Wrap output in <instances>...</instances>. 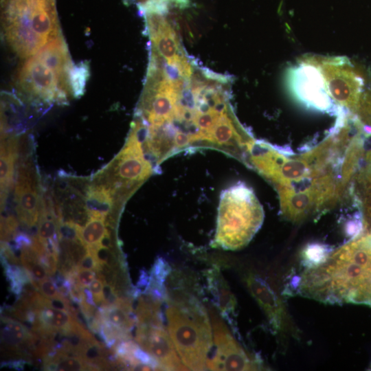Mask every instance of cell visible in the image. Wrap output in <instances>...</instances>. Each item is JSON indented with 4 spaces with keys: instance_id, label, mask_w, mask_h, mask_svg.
<instances>
[{
    "instance_id": "obj_22",
    "label": "cell",
    "mask_w": 371,
    "mask_h": 371,
    "mask_svg": "<svg viewBox=\"0 0 371 371\" xmlns=\"http://www.w3.org/2000/svg\"><path fill=\"white\" fill-rule=\"evenodd\" d=\"M19 258L22 266L30 273L33 280L40 282L49 277L32 243L20 249Z\"/></svg>"
},
{
    "instance_id": "obj_2",
    "label": "cell",
    "mask_w": 371,
    "mask_h": 371,
    "mask_svg": "<svg viewBox=\"0 0 371 371\" xmlns=\"http://www.w3.org/2000/svg\"><path fill=\"white\" fill-rule=\"evenodd\" d=\"M167 301L168 332L182 363L189 370H204L213 345L207 312L195 297L186 294Z\"/></svg>"
},
{
    "instance_id": "obj_5",
    "label": "cell",
    "mask_w": 371,
    "mask_h": 371,
    "mask_svg": "<svg viewBox=\"0 0 371 371\" xmlns=\"http://www.w3.org/2000/svg\"><path fill=\"white\" fill-rule=\"evenodd\" d=\"M253 164L268 179L282 186L305 179L311 175L312 162L319 159L324 151L319 147L303 158L289 159L271 146L262 142H253L249 148Z\"/></svg>"
},
{
    "instance_id": "obj_19",
    "label": "cell",
    "mask_w": 371,
    "mask_h": 371,
    "mask_svg": "<svg viewBox=\"0 0 371 371\" xmlns=\"http://www.w3.org/2000/svg\"><path fill=\"white\" fill-rule=\"evenodd\" d=\"M43 368L45 370H97L91 364L80 357L68 354L58 350L51 357L43 358Z\"/></svg>"
},
{
    "instance_id": "obj_6",
    "label": "cell",
    "mask_w": 371,
    "mask_h": 371,
    "mask_svg": "<svg viewBox=\"0 0 371 371\" xmlns=\"http://www.w3.org/2000/svg\"><path fill=\"white\" fill-rule=\"evenodd\" d=\"M287 83L293 96L307 107L320 111H335V105L328 94L324 77L308 56L289 70Z\"/></svg>"
},
{
    "instance_id": "obj_21",
    "label": "cell",
    "mask_w": 371,
    "mask_h": 371,
    "mask_svg": "<svg viewBox=\"0 0 371 371\" xmlns=\"http://www.w3.org/2000/svg\"><path fill=\"white\" fill-rule=\"evenodd\" d=\"M353 120L363 135L371 136V90L363 91L351 113Z\"/></svg>"
},
{
    "instance_id": "obj_11",
    "label": "cell",
    "mask_w": 371,
    "mask_h": 371,
    "mask_svg": "<svg viewBox=\"0 0 371 371\" xmlns=\"http://www.w3.org/2000/svg\"><path fill=\"white\" fill-rule=\"evenodd\" d=\"M245 282L274 332L285 331L289 325L288 314L283 302L271 287L260 276L253 273L245 277Z\"/></svg>"
},
{
    "instance_id": "obj_12",
    "label": "cell",
    "mask_w": 371,
    "mask_h": 371,
    "mask_svg": "<svg viewBox=\"0 0 371 371\" xmlns=\"http://www.w3.org/2000/svg\"><path fill=\"white\" fill-rule=\"evenodd\" d=\"M34 56L49 67L56 74L62 86L70 91L69 76L73 65L61 32L50 38Z\"/></svg>"
},
{
    "instance_id": "obj_16",
    "label": "cell",
    "mask_w": 371,
    "mask_h": 371,
    "mask_svg": "<svg viewBox=\"0 0 371 371\" xmlns=\"http://www.w3.org/2000/svg\"><path fill=\"white\" fill-rule=\"evenodd\" d=\"M34 311L36 313V320L31 327V330L36 332L65 335L72 329L75 324L80 321L67 311L50 306L38 308Z\"/></svg>"
},
{
    "instance_id": "obj_25",
    "label": "cell",
    "mask_w": 371,
    "mask_h": 371,
    "mask_svg": "<svg viewBox=\"0 0 371 371\" xmlns=\"http://www.w3.org/2000/svg\"><path fill=\"white\" fill-rule=\"evenodd\" d=\"M32 283L41 294L49 299L58 300L63 302L70 300L65 298L61 295L55 281L50 277L40 282H37L32 279Z\"/></svg>"
},
{
    "instance_id": "obj_1",
    "label": "cell",
    "mask_w": 371,
    "mask_h": 371,
    "mask_svg": "<svg viewBox=\"0 0 371 371\" xmlns=\"http://www.w3.org/2000/svg\"><path fill=\"white\" fill-rule=\"evenodd\" d=\"M294 282L297 293L306 297L371 306V232L328 251L321 262L307 265Z\"/></svg>"
},
{
    "instance_id": "obj_20",
    "label": "cell",
    "mask_w": 371,
    "mask_h": 371,
    "mask_svg": "<svg viewBox=\"0 0 371 371\" xmlns=\"http://www.w3.org/2000/svg\"><path fill=\"white\" fill-rule=\"evenodd\" d=\"M106 219L100 216H90L80 231V240L88 247L100 244L107 234Z\"/></svg>"
},
{
    "instance_id": "obj_26",
    "label": "cell",
    "mask_w": 371,
    "mask_h": 371,
    "mask_svg": "<svg viewBox=\"0 0 371 371\" xmlns=\"http://www.w3.org/2000/svg\"><path fill=\"white\" fill-rule=\"evenodd\" d=\"M95 304L100 306L104 303V283L99 279H95L89 285Z\"/></svg>"
},
{
    "instance_id": "obj_18",
    "label": "cell",
    "mask_w": 371,
    "mask_h": 371,
    "mask_svg": "<svg viewBox=\"0 0 371 371\" xmlns=\"http://www.w3.org/2000/svg\"><path fill=\"white\" fill-rule=\"evenodd\" d=\"M17 157V140L14 138L3 140L1 142L0 164L1 203L3 204L13 182L14 161Z\"/></svg>"
},
{
    "instance_id": "obj_15",
    "label": "cell",
    "mask_w": 371,
    "mask_h": 371,
    "mask_svg": "<svg viewBox=\"0 0 371 371\" xmlns=\"http://www.w3.org/2000/svg\"><path fill=\"white\" fill-rule=\"evenodd\" d=\"M207 289L213 297L214 305L219 311L221 316L234 326L236 298L220 271L210 269L205 272Z\"/></svg>"
},
{
    "instance_id": "obj_10",
    "label": "cell",
    "mask_w": 371,
    "mask_h": 371,
    "mask_svg": "<svg viewBox=\"0 0 371 371\" xmlns=\"http://www.w3.org/2000/svg\"><path fill=\"white\" fill-rule=\"evenodd\" d=\"M135 340L143 350L158 361L161 370H188L179 359L173 341L164 324H136Z\"/></svg>"
},
{
    "instance_id": "obj_24",
    "label": "cell",
    "mask_w": 371,
    "mask_h": 371,
    "mask_svg": "<svg viewBox=\"0 0 371 371\" xmlns=\"http://www.w3.org/2000/svg\"><path fill=\"white\" fill-rule=\"evenodd\" d=\"M89 64L84 62L73 65L69 76L70 92L75 98L82 96L85 90L86 82L89 77Z\"/></svg>"
},
{
    "instance_id": "obj_14",
    "label": "cell",
    "mask_w": 371,
    "mask_h": 371,
    "mask_svg": "<svg viewBox=\"0 0 371 371\" xmlns=\"http://www.w3.org/2000/svg\"><path fill=\"white\" fill-rule=\"evenodd\" d=\"M27 19L31 30L44 45L50 38L61 32L54 1L45 4L29 5Z\"/></svg>"
},
{
    "instance_id": "obj_4",
    "label": "cell",
    "mask_w": 371,
    "mask_h": 371,
    "mask_svg": "<svg viewBox=\"0 0 371 371\" xmlns=\"http://www.w3.org/2000/svg\"><path fill=\"white\" fill-rule=\"evenodd\" d=\"M319 69L336 104L352 113L363 91V74L346 58L308 56Z\"/></svg>"
},
{
    "instance_id": "obj_3",
    "label": "cell",
    "mask_w": 371,
    "mask_h": 371,
    "mask_svg": "<svg viewBox=\"0 0 371 371\" xmlns=\"http://www.w3.org/2000/svg\"><path fill=\"white\" fill-rule=\"evenodd\" d=\"M263 208L254 191L238 183L220 196L214 247L237 250L245 247L261 227Z\"/></svg>"
},
{
    "instance_id": "obj_23",
    "label": "cell",
    "mask_w": 371,
    "mask_h": 371,
    "mask_svg": "<svg viewBox=\"0 0 371 371\" xmlns=\"http://www.w3.org/2000/svg\"><path fill=\"white\" fill-rule=\"evenodd\" d=\"M369 164L359 175L362 188V218L363 227L367 232H371V152L367 155Z\"/></svg>"
},
{
    "instance_id": "obj_27",
    "label": "cell",
    "mask_w": 371,
    "mask_h": 371,
    "mask_svg": "<svg viewBox=\"0 0 371 371\" xmlns=\"http://www.w3.org/2000/svg\"><path fill=\"white\" fill-rule=\"evenodd\" d=\"M96 272L91 269L77 267L76 278L78 283L83 287H89L95 280Z\"/></svg>"
},
{
    "instance_id": "obj_13",
    "label": "cell",
    "mask_w": 371,
    "mask_h": 371,
    "mask_svg": "<svg viewBox=\"0 0 371 371\" xmlns=\"http://www.w3.org/2000/svg\"><path fill=\"white\" fill-rule=\"evenodd\" d=\"M1 339L3 351L11 357L29 358L32 355V332L19 321L1 317Z\"/></svg>"
},
{
    "instance_id": "obj_29",
    "label": "cell",
    "mask_w": 371,
    "mask_h": 371,
    "mask_svg": "<svg viewBox=\"0 0 371 371\" xmlns=\"http://www.w3.org/2000/svg\"><path fill=\"white\" fill-rule=\"evenodd\" d=\"M29 363V361H27L25 359H13L8 361L6 362H3L1 363V367H8L10 368H14L17 370H21L25 368V366Z\"/></svg>"
},
{
    "instance_id": "obj_17",
    "label": "cell",
    "mask_w": 371,
    "mask_h": 371,
    "mask_svg": "<svg viewBox=\"0 0 371 371\" xmlns=\"http://www.w3.org/2000/svg\"><path fill=\"white\" fill-rule=\"evenodd\" d=\"M115 192L109 186L98 181L89 185L85 196V207L88 217L100 216L106 219L114 207Z\"/></svg>"
},
{
    "instance_id": "obj_8",
    "label": "cell",
    "mask_w": 371,
    "mask_h": 371,
    "mask_svg": "<svg viewBox=\"0 0 371 371\" xmlns=\"http://www.w3.org/2000/svg\"><path fill=\"white\" fill-rule=\"evenodd\" d=\"M17 82L23 91L35 99L46 103L67 102V91L56 74L35 56L28 58L22 65Z\"/></svg>"
},
{
    "instance_id": "obj_7",
    "label": "cell",
    "mask_w": 371,
    "mask_h": 371,
    "mask_svg": "<svg viewBox=\"0 0 371 371\" xmlns=\"http://www.w3.org/2000/svg\"><path fill=\"white\" fill-rule=\"evenodd\" d=\"M214 352L207 359V367L212 370H256L260 363L252 359L234 339L227 326L214 310L210 309Z\"/></svg>"
},
{
    "instance_id": "obj_30",
    "label": "cell",
    "mask_w": 371,
    "mask_h": 371,
    "mask_svg": "<svg viewBox=\"0 0 371 371\" xmlns=\"http://www.w3.org/2000/svg\"><path fill=\"white\" fill-rule=\"evenodd\" d=\"M28 5L47 3L54 0H25Z\"/></svg>"
},
{
    "instance_id": "obj_9",
    "label": "cell",
    "mask_w": 371,
    "mask_h": 371,
    "mask_svg": "<svg viewBox=\"0 0 371 371\" xmlns=\"http://www.w3.org/2000/svg\"><path fill=\"white\" fill-rule=\"evenodd\" d=\"M36 170L28 159L19 166L14 188V202L19 221L27 227H34L39 216L41 186Z\"/></svg>"
},
{
    "instance_id": "obj_28",
    "label": "cell",
    "mask_w": 371,
    "mask_h": 371,
    "mask_svg": "<svg viewBox=\"0 0 371 371\" xmlns=\"http://www.w3.org/2000/svg\"><path fill=\"white\" fill-rule=\"evenodd\" d=\"M78 268L91 269L98 272L100 270V265L94 255L87 249V253L82 258L78 265Z\"/></svg>"
}]
</instances>
